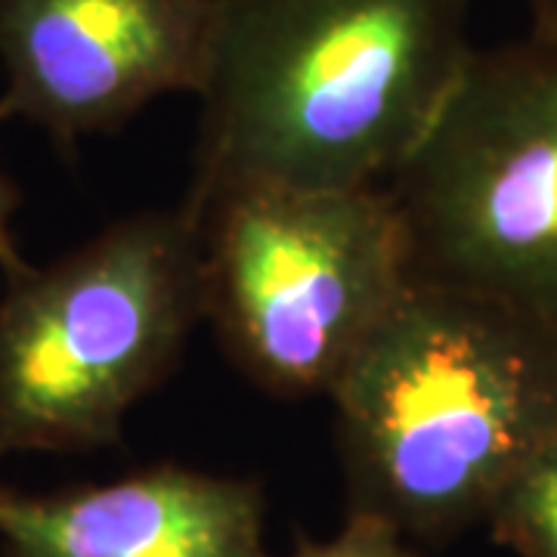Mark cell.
Returning a JSON list of instances; mask_svg holds the SVG:
<instances>
[{"label": "cell", "instance_id": "obj_2", "mask_svg": "<svg viewBox=\"0 0 557 557\" xmlns=\"http://www.w3.org/2000/svg\"><path fill=\"white\" fill-rule=\"evenodd\" d=\"M329 399L350 511L437 548L486 520L557 434V332L409 282Z\"/></svg>", "mask_w": 557, "mask_h": 557}, {"label": "cell", "instance_id": "obj_8", "mask_svg": "<svg viewBox=\"0 0 557 557\" xmlns=\"http://www.w3.org/2000/svg\"><path fill=\"white\" fill-rule=\"evenodd\" d=\"M486 523L515 557H557V434L498 493Z\"/></svg>", "mask_w": 557, "mask_h": 557}, {"label": "cell", "instance_id": "obj_10", "mask_svg": "<svg viewBox=\"0 0 557 557\" xmlns=\"http://www.w3.org/2000/svg\"><path fill=\"white\" fill-rule=\"evenodd\" d=\"M20 205V186L0 168V273L7 276V282L28 270V263H25L20 251V242H16V233H13V218H16Z\"/></svg>", "mask_w": 557, "mask_h": 557}, {"label": "cell", "instance_id": "obj_9", "mask_svg": "<svg viewBox=\"0 0 557 557\" xmlns=\"http://www.w3.org/2000/svg\"><path fill=\"white\" fill-rule=\"evenodd\" d=\"M288 557H424V548L403 536L394 523L375 515L350 511L338 536L329 542L300 539L298 548Z\"/></svg>", "mask_w": 557, "mask_h": 557}, {"label": "cell", "instance_id": "obj_6", "mask_svg": "<svg viewBox=\"0 0 557 557\" xmlns=\"http://www.w3.org/2000/svg\"><path fill=\"white\" fill-rule=\"evenodd\" d=\"M220 0H0V121L25 119L72 152L149 102L199 97Z\"/></svg>", "mask_w": 557, "mask_h": 557}, {"label": "cell", "instance_id": "obj_11", "mask_svg": "<svg viewBox=\"0 0 557 557\" xmlns=\"http://www.w3.org/2000/svg\"><path fill=\"white\" fill-rule=\"evenodd\" d=\"M530 13L533 32H555L557 35V0H523Z\"/></svg>", "mask_w": 557, "mask_h": 557}, {"label": "cell", "instance_id": "obj_3", "mask_svg": "<svg viewBox=\"0 0 557 557\" xmlns=\"http://www.w3.org/2000/svg\"><path fill=\"white\" fill-rule=\"evenodd\" d=\"M201 322L199 223L152 208L109 223L0 298V458L121 446Z\"/></svg>", "mask_w": 557, "mask_h": 557}, {"label": "cell", "instance_id": "obj_7", "mask_svg": "<svg viewBox=\"0 0 557 557\" xmlns=\"http://www.w3.org/2000/svg\"><path fill=\"white\" fill-rule=\"evenodd\" d=\"M0 557H270L263 490L171 461L47 496L0 490Z\"/></svg>", "mask_w": 557, "mask_h": 557}, {"label": "cell", "instance_id": "obj_4", "mask_svg": "<svg viewBox=\"0 0 557 557\" xmlns=\"http://www.w3.org/2000/svg\"><path fill=\"white\" fill-rule=\"evenodd\" d=\"M186 211L201 322L270 397H329L412 282L384 186H242Z\"/></svg>", "mask_w": 557, "mask_h": 557}, {"label": "cell", "instance_id": "obj_1", "mask_svg": "<svg viewBox=\"0 0 557 557\" xmlns=\"http://www.w3.org/2000/svg\"><path fill=\"white\" fill-rule=\"evenodd\" d=\"M474 0H220L199 90L201 208L242 186H387L456 87Z\"/></svg>", "mask_w": 557, "mask_h": 557}, {"label": "cell", "instance_id": "obj_5", "mask_svg": "<svg viewBox=\"0 0 557 557\" xmlns=\"http://www.w3.org/2000/svg\"><path fill=\"white\" fill-rule=\"evenodd\" d=\"M412 282L496 300L557 332V35L474 47L384 186Z\"/></svg>", "mask_w": 557, "mask_h": 557}]
</instances>
